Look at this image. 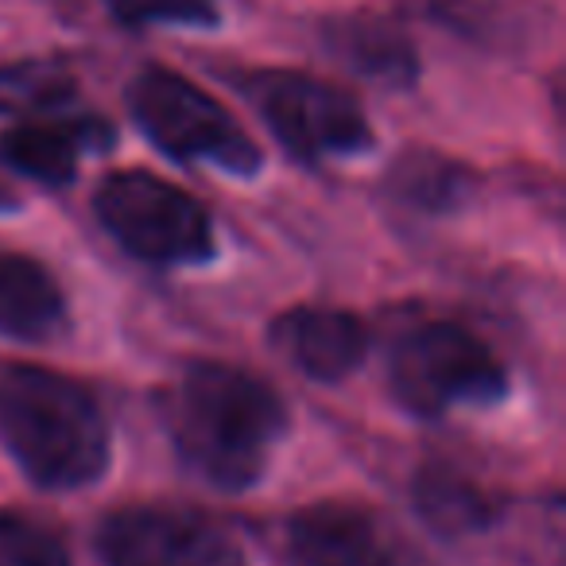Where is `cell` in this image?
I'll return each mask as SVG.
<instances>
[{"label":"cell","instance_id":"3957f363","mask_svg":"<svg viewBox=\"0 0 566 566\" xmlns=\"http://www.w3.org/2000/svg\"><path fill=\"white\" fill-rule=\"evenodd\" d=\"M128 109L156 148L182 164H210L233 175H256L264 156L233 113L190 78L148 66L128 82Z\"/></svg>","mask_w":566,"mask_h":566},{"label":"cell","instance_id":"30bf717a","mask_svg":"<svg viewBox=\"0 0 566 566\" xmlns=\"http://www.w3.org/2000/svg\"><path fill=\"white\" fill-rule=\"evenodd\" d=\"M113 144V128L97 117H82L71 125H40L20 120L0 136V159L17 175L43 187H66L78 175V156L86 148Z\"/></svg>","mask_w":566,"mask_h":566},{"label":"cell","instance_id":"2e32d148","mask_svg":"<svg viewBox=\"0 0 566 566\" xmlns=\"http://www.w3.org/2000/svg\"><path fill=\"white\" fill-rule=\"evenodd\" d=\"M0 566H71L63 539L48 524L20 512L0 516Z\"/></svg>","mask_w":566,"mask_h":566},{"label":"cell","instance_id":"4fadbf2b","mask_svg":"<svg viewBox=\"0 0 566 566\" xmlns=\"http://www.w3.org/2000/svg\"><path fill=\"white\" fill-rule=\"evenodd\" d=\"M416 504L434 532L465 535L493 520V501L454 470H427L416 481Z\"/></svg>","mask_w":566,"mask_h":566},{"label":"cell","instance_id":"6da1fadb","mask_svg":"<svg viewBox=\"0 0 566 566\" xmlns=\"http://www.w3.org/2000/svg\"><path fill=\"white\" fill-rule=\"evenodd\" d=\"M167 427L179 458L206 485L241 493L264 478L287 411L268 380L237 365L198 361L167 400Z\"/></svg>","mask_w":566,"mask_h":566},{"label":"cell","instance_id":"ac0fdd59","mask_svg":"<svg viewBox=\"0 0 566 566\" xmlns=\"http://www.w3.org/2000/svg\"><path fill=\"white\" fill-rule=\"evenodd\" d=\"M12 206H17V195H12V190L0 182V210H12Z\"/></svg>","mask_w":566,"mask_h":566},{"label":"cell","instance_id":"52a82bcc","mask_svg":"<svg viewBox=\"0 0 566 566\" xmlns=\"http://www.w3.org/2000/svg\"><path fill=\"white\" fill-rule=\"evenodd\" d=\"M109 566H249L241 539L221 520L182 504H128L97 527Z\"/></svg>","mask_w":566,"mask_h":566},{"label":"cell","instance_id":"8fae6325","mask_svg":"<svg viewBox=\"0 0 566 566\" xmlns=\"http://www.w3.org/2000/svg\"><path fill=\"white\" fill-rule=\"evenodd\" d=\"M66 326V300L55 275L24 252L0 249V334L48 342Z\"/></svg>","mask_w":566,"mask_h":566},{"label":"cell","instance_id":"e0dca14e","mask_svg":"<svg viewBox=\"0 0 566 566\" xmlns=\"http://www.w3.org/2000/svg\"><path fill=\"white\" fill-rule=\"evenodd\" d=\"M113 17L120 24H182V28H213L221 20L218 0H109Z\"/></svg>","mask_w":566,"mask_h":566},{"label":"cell","instance_id":"9c48e42d","mask_svg":"<svg viewBox=\"0 0 566 566\" xmlns=\"http://www.w3.org/2000/svg\"><path fill=\"white\" fill-rule=\"evenodd\" d=\"M272 342L303 377L342 380L369 354V331L357 315L334 307H300L287 311L272 326Z\"/></svg>","mask_w":566,"mask_h":566},{"label":"cell","instance_id":"5bb4252c","mask_svg":"<svg viewBox=\"0 0 566 566\" xmlns=\"http://www.w3.org/2000/svg\"><path fill=\"white\" fill-rule=\"evenodd\" d=\"M392 190L408 206L419 210H454L465 195H470V171L462 164L447 156H434V151H408L400 164L392 167Z\"/></svg>","mask_w":566,"mask_h":566},{"label":"cell","instance_id":"8992f818","mask_svg":"<svg viewBox=\"0 0 566 566\" xmlns=\"http://www.w3.org/2000/svg\"><path fill=\"white\" fill-rule=\"evenodd\" d=\"M241 90L275 140L300 159L354 156L373 144L365 109L331 82L300 71H256Z\"/></svg>","mask_w":566,"mask_h":566},{"label":"cell","instance_id":"7c38bea8","mask_svg":"<svg viewBox=\"0 0 566 566\" xmlns=\"http://www.w3.org/2000/svg\"><path fill=\"white\" fill-rule=\"evenodd\" d=\"M326 43L346 66L373 82L408 86L416 78V48L396 24L377 17H342L326 28Z\"/></svg>","mask_w":566,"mask_h":566},{"label":"cell","instance_id":"5b68a950","mask_svg":"<svg viewBox=\"0 0 566 566\" xmlns=\"http://www.w3.org/2000/svg\"><path fill=\"white\" fill-rule=\"evenodd\" d=\"M388 385L408 411L442 416L458 403L501 400L509 377L478 334L458 323H423L392 346Z\"/></svg>","mask_w":566,"mask_h":566},{"label":"cell","instance_id":"277c9868","mask_svg":"<svg viewBox=\"0 0 566 566\" xmlns=\"http://www.w3.org/2000/svg\"><path fill=\"white\" fill-rule=\"evenodd\" d=\"M102 229L125 252L151 264H198L213 256V226L202 202L151 171H113L97 187Z\"/></svg>","mask_w":566,"mask_h":566},{"label":"cell","instance_id":"7a4b0ae2","mask_svg":"<svg viewBox=\"0 0 566 566\" xmlns=\"http://www.w3.org/2000/svg\"><path fill=\"white\" fill-rule=\"evenodd\" d=\"M0 434L40 489L94 485L109 465V423L86 385L40 365L0 377Z\"/></svg>","mask_w":566,"mask_h":566},{"label":"cell","instance_id":"9a60e30c","mask_svg":"<svg viewBox=\"0 0 566 566\" xmlns=\"http://www.w3.org/2000/svg\"><path fill=\"white\" fill-rule=\"evenodd\" d=\"M74 102V74L63 63L28 59V63L0 66V113L32 117Z\"/></svg>","mask_w":566,"mask_h":566},{"label":"cell","instance_id":"ba28073f","mask_svg":"<svg viewBox=\"0 0 566 566\" xmlns=\"http://www.w3.org/2000/svg\"><path fill=\"white\" fill-rule=\"evenodd\" d=\"M292 566H408L380 520L361 504L318 501L287 520Z\"/></svg>","mask_w":566,"mask_h":566}]
</instances>
